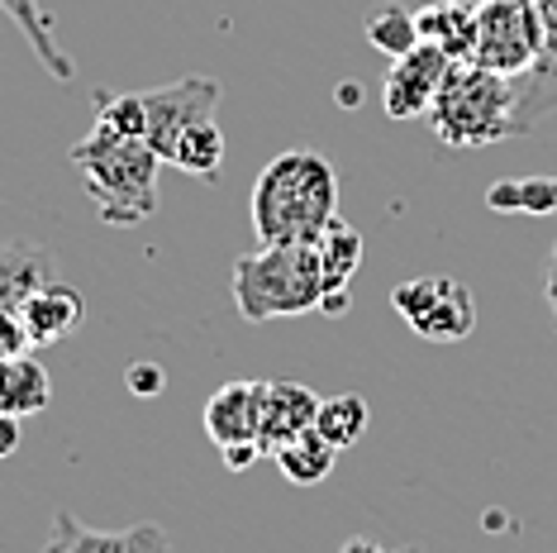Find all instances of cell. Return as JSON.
Wrapping results in <instances>:
<instances>
[{"label": "cell", "mask_w": 557, "mask_h": 553, "mask_svg": "<svg viewBox=\"0 0 557 553\" xmlns=\"http://www.w3.org/2000/svg\"><path fill=\"white\" fill-rule=\"evenodd\" d=\"M262 392H268V382H224L206 401V434L214 444L224 448V444H244V439L262 434Z\"/></svg>", "instance_id": "obj_11"}, {"label": "cell", "mask_w": 557, "mask_h": 553, "mask_svg": "<svg viewBox=\"0 0 557 553\" xmlns=\"http://www.w3.org/2000/svg\"><path fill=\"white\" fill-rule=\"evenodd\" d=\"M496 216H557V177H505L486 186Z\"/></svg>", "instance_id": "obj_20"}, {"label": "cell", "mask_w": 557, "mask_h": 553, "mask_svg": "<svg viewBox=\"0 0 557 553\" xmlns=\"http://www.w3.org/2000/svg\"><path fill=\"white\" fill-rule=\"evenodd\" d=\"M220 454H224V468H230V472H244V468H252V463L268 454V448H262L258 439H244V444H224Z\"/></svg>", "instance_id": "obj_27"}, {"label": "cell", "mask_w": 557, "mask_h": 553, "mask_svg": "<svg viewBox=\"0 0 557 553\" xmlns=\"http://www.w3.org/2000/svg\"><path fill=\"white\" fill-rule=\"evenodd\" d=\"M276 468H282L286 482H296V487H320L329 472H334V458H338V448L329 444V439L320 430H306V434H296L290 444L276 448Z\"/></svg>", "instance_id": "obj_19"}, {"label": "cell", "mask_w": 557, "mask_h": 553, "mask_svg": "<svg viewBox=\"0 0 557 553\" xmlns=\"http://www.w3.org/2000/svg\"><path fill=\"white\" fill-rule=\"evenodd\" d=\"M324 300V272L314 244H268L234 262V306L248 324L310 316Z\"/></svg>", "instance_id": "obj_3"}, {"label": "cell", "mask_w": 557, "mask_h": 553, "mask_svg": "<svg viewBox=\"0 0 557 553\" xmlns=\"http://www.w3.org/2000/svg\"><path fill=\"white\" fill-rule=\"evenodd\" d=\"M391 306L414 334L434 339V344H458L476 330V300L458 276H414L391 292Z\"/></svg>", "instance_id": "obj_6"}, {"label": "cell", "mask_w": 557, "mask_h": 553, "mask_svg": "<svg viewBox=\"0 0 557 553\" xmlns=\"http://www.w3.org/2000/svg\"><path fill=\"white\" fill-rule=\"evenodd\" d=\"M367 420H372V410H367L362 396H329L320 401V415H314V430H320L334 448H352L358 439L367 434Z\"/></svg>", "instance_id": "obj_23"}, {"label": "cell", "mask_w": 557, "mask_h": 553, "mask_svg": "<svg viewBox=\"0 0 557 553\" xmlns=\"http://www.w3.org/2000/svg\"><path fill=\"white\" fill-rule=\"evenodd\" d=\"M314 415H320V396L306 382H268V392H262V434H258L262 448L276 454L296 434L314 430Z\"/></svg>", "instance_id": "obj_13"}, {"label": "cell", "mask_w": 557, "mask_h": 553, "mask_svg": "<svg viewBox=\"0 0 557 553\" xmlns=\"http://www.w3.org/2000/svg\"><path fill=\"white\" fill-rule=\"evenodd\" d=\"M86 316V300L77 286H67L58 276V282L39 286L29 300L20 306V320H24V334H29V348H48V344H62L72 330L82 324Z\"/></svg>", "instance_id": "obj_12"}, {"label": "cell", "mask_w": 557, "mask_h": 553, "mask_svg": "<svg viewBox=\"0 0 557 553\" xmlns=\"http://www.w3.org/2000/svg\"><path fill=\"white\" fill-rule=\"evenodd\" d=\"M543 292H548V310H553V324H557V244L548 254V276H543Z\"/></svg>", "instance_id": "obj_29"}, {"label": "cell", "mask_w": 557, "mask_h": 553, "mask_svg": "<svg viewBox=\"0 0 557 553\" xmlns=\"http://www.w3.org/2000/svg\"><path fill=\"white\" fill-rule=\"evenodd\" d=\"M453 58L438 53V48H410L405 58H396L386 67V82H382V106L391 120H424L434 110V96L443 91V77H448Z\"/></svg>", "instance_id": "obj_8"}, {"label": "cell", "mask_w": 557, "mask_h": 553, "mask_svg": "<svg viewBox=\"0 0 557 553\" xmlns=\"http://www.w3.org/2000/svg\"><path fill=\"white\" fill-rule=\"evenodd\" d=\"M58 282V258L39 244H0V310H15L39 286Z\"/></svg>", "instance_id": "obj_15"}, {"label": "cell", "mask_w": 557, "mask_h": 553, "mask_svg": "<svg viewBox=\"0 0 557 553\" xmlns=\"http://www.w3.org/2000/svg\"><path fill=\"white\" fill-rule=\"evenodd\" d=\"M29 354V334H24V320L15 310H0V362Z\"/></svg>", "instance_id": "obj_26"}, {"label": "cell", "mask_w": 557, "mask_h": 553, "mask_svg": "<svg viewBox=\"0 0 557 553\" xmlns=\"http://www.w3.org/2000/svg\"><path fill=\"white\" fill-rule=\"evenodd\" d=\"M414 24H420V44L448 53L453 62L472 58V44H476V5L472 0H429V5L414 10Z\"/></svg>", "instance_id": "obj_14"}, {"label": "cell", "mask_w": 557, "mask_h": 553, "mask_svg": "<svg viewBox=\"0 0 557 553\" xmlns=\"http://www.w3.org/2000/svg\"><path fill=\"white\" fill-rule=\"evenodd\" d=\"M67 162L77 168V177L86 186V196H91L100 224L134 230V224L153 220L162 158L153 153L148 138L120 134V130H110V124L91 120V130L67 148Z\"/></svg>", "instance_id": "obj_2"}, {"label": "cell", "mask_w": 557, "mask_h": 553, "mask_svg": "<svg viewBox=\"0 0 557 553\" xmlns=\"http://www.w3.org/2000/svg\"><path fill=\"white\" fill-rule=\"evenodd\" d=\"M358 100H362L358 82H344V86H338V106H358Z\"/></svg>", "instance_id": "obj_31"}, {"label": "cell", "mask_w": 557, "mask_h": 553, "mask_svg": "<svg viewBox=\"0 0 557 553\" xmlns=\"http://www.w3.org/2000/svg\"><path fill=\"white\" fill-rule=\"evenodd\" d=\"M320 248V272H324V300L329 296H348L352 276L362 268V234L348 220H329V230L314 238ZM320 300V306H324Z\"/></svg>", "instance_id": "obj_18"}, {"label": "cell", "mask_w": 557, "mask_h": 553, "mask_svg": "<svg viewBox=\"0 0 557 553\" xmlns=\"http://www.w3.org/2000/svg\"><path fill=\"white\" fill-rule=\"evenodd\" d=\"M400 553H420V549H400Z\"/></svg>", "instance_id": "obj_32"}, {"label": "cell", "mask_w": 557, "mask_h": 553, "mask_svg": "<svg viewBox=\"0 0 557 553\" xmlns=\"http://www.w3.org/2000/svg\"><path fill=\"white\" fill-rule=\"evenodd\" d=\"M20 439H24V434H20V415L0 410V463L20 454Z\"/></svg>", "instance_id": "obj_28"}, {"label": "cell", "mask_w": 557, "mask_h": 553, "mask_svg": "<svg viewBox=\"0 0 557 553\" xmlns=\"http://www.w3.org/2000/svg\"><path fill=\"white\" fill-rule=\"evenodd\" d=\"M144 96V138L153 144V153L168 162L176 138H182L191 124L214 120L220 110V82L214 77H182L168 86H148Z\"/></svg>", "instance_id": "obj_7"}, {"label": "cell", "mask_w": 557, "mask_h": 553, "mask_svg": "<svg viewBox=\"0 0 557 553\" xmlns=\"http://www.w3.org/2000/svg\"><path fill=\"white\" fill-rule=\"evenodd\" d=\"M543 53V15L534 0H476V44L472 62L519 77Z\"/></svg>", "instance_id": "obj_5"}, {"label": "cell", "mask_w": 557, "mask_h": 553, "mask_svg": "<svg viewBox=\"0 0 557 553\" xmlns=\"http://www.w3.org/2000/svg\"><path fill=\"white\" fill-rule=\"evenodd\" d=\"M338 553H386V549L376 544V539H344V544H338Z\"/></svg>", "instance_id": "obj_30"}, {"label": "cell", "mask_w": 557, "mask_h": 553, "mask_svg": "<svg viewBox=\"0 0 557 553\" xmlns=\"http://www.w3.org/2000/svg\"><path fill=\"white\" fill-rule=\"evenodd\" d=\"M248 220L258 244H314L329 220H338V172L324 153L290 148L258 172L248 196Z\"/></svg>", "instance_id": "obj_1"}, {"label": "cell", "mask_w": 557, "mask_h": 553, "mask_svg": "<svg viewBox=\"0 0 557 553\" xmlns=\"http://www.w3.org/2000/svg\"><path fill=\"white\" fill-rule=\"evenodd\" d=\"M48 553H172V539L162 525H134V530H91L58 511Z\"/></svg>", "instance_id": "obj_10"}, {"label": "cell", "mask_w": 557, "mask_h": 553, "mask_svg": "<svg viewBox=\"0 0 557 553\" xmlns=\"http://www.w3.org/2000/svg\"><path fill=\"white\" fill-rule=\"evenodd\" d=\"M0 15L24 34V44H29V53L39 58V67L48 72V77L53 82H77V62L62 53V44L53 34V15H48L39 0H0Z\"/></svg>", "instance_id": "obj_16"}, {"label": "cell", "mask_w": 557, "mask_h": 553, "mask_svg": "<svg viewBox=\"0 0 557 553\" xmlns=\"http://www.w3.org/2000/svg\"><path fill=\"white\" fill-rule=\"evenodd\" d=\"M362 34H367V44H372L376 53H386L391 62L405 58L410 48H420V24H414V10L396 5V0H382V5L367 15Z\"/></svg>", "instance_id": "obj_22"}, {"label": "cell", "mask_w": 557, "mask_h": 553, "mask_svg": "<svg viewBox=\"0 0 557 553\" xmlns=\"http://www.w3.org/2000/svg\"><path fill=\"white\" fill-rule=\"evenodd\" d=\"M124 382H129V392H134L138 401H153V396H162V386H168V372H162L158 362L138 358V362H129V372H124Z\"/></svg>", "instance_id": "obj_25"}, {"label": "cell", "mask_w": 557, "mask_h": 553, "mask_svg": "<svg viewBox=\"0 0 557 553\" xmlns=\"http://www.w3.org/2000/svg\"><path fill=\"white\" fill-rule=\"evenodd\" d=\"M172 168H182L186 177H200V182H220V168H224V130L214 120L206 124H191L172 148Z\"/></svg>", "instance_id": "obj_21"}, {"label": "cell", "mask_w": 557, "mask_h": 553, "mask_svg": "<svg viewBox=\"0 0 557 553\" xmlns=\"http://www.w3.org/2000/svg\"><path fill=\"white\" fill-rule=\"evenodd\" d=\"M48 401H53V377H48V368L34 358V348L20 358H10V362H0V410H10L24 420V415L48 410Z\"/></svg>", "instance_id": "obj_17"}, {"label": "cell", "mask_w": 557, "mask_h": 553, "mask_svg": "<svg viewBox=\"0 0 557 553\" xmlns=\"http://www.w3.org/2000/svg\"><path fill=\"white\" fill-rule=\"evenodd\" d=\"M96 124L144 138V96L138 91H96Z\"/></svg>", "instance_id": "obj_24"}, {"label": "cell", "mask_w": 557, "mask_h": 553, "mask_svg": "<svg viewBox=\"0 0 557 553\" xmlns=\"http://www.w3.org/2000/svg\"><path fill=\"white\" fill-rule=\"evenodd\" d=\"M543 15V53L529 72L510 77L515 86V138L534 134L543 120L557 115V0H534Z\"/></svg>", "instance_id": "obj_9"}, {"label": "cell", "mask_w": 557, "mask_h": 553, "mask_svg": "<svg viewBox=\"0 0 557 553\" xmlns=\"http://www.w3.org/2000/svg\"><path fill=\"white\" fill-rule=\"evenodd\" d=\"M438 144L448 148H486L500 138H515V86L500 72L481 67V62H453L443 91L429 110Z\"/></svg>", "instance_id": "obj_4"}]
</instances>
